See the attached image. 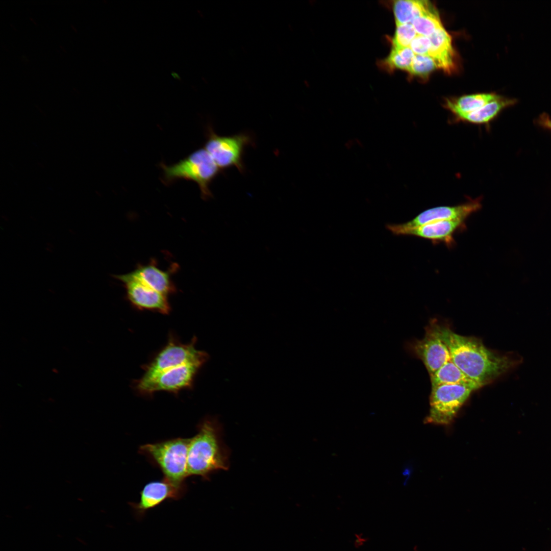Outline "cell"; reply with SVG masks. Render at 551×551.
<instances>
[{"label": "cell", "mask_w": 551, "mask_h": 551, "mask_svg": "<svg viewBox=\"0 0 551 551\" xmlns=\"http://www.w3.org/2000/svg\"><path fill=\"white\" fill-rule=\"evenodd\" d=\"M482 208L481 198L470 199L465 203L455 206H439L428 209L412 220L398 224H393L398 229H409L428 223L443 220L466 219Z\"/></svg>", "instance_id": "13"}, {"label": "cell", "mask_w": 551, "mask_h": 551, "mask_svg": "<svg viewBox=\"0 0 551 551\" xmlns=\"http://www.w3.org/2000/svg\"><path fill=\"white\" fill-rule=\"evenodd\" d=\"M121 281L126 292V296L132 306L140 310H149L168 314L171 308L167 296L153 289L128 273L114 275Z\"/></svg>", "instance_id": "11"}, {"label": "cell", "mask_w": 551, "mask_h": 551, "mask_svg": "<svg viewBox=\"0 0 551 551\" xmlns=\"http://www.w3.org/2000/svg\"><path fill=\"white\" fill-rule=\"evenodd\" d=\"M431 45L429 56L435 61L437 68L450 73L456 68L455 56L452 38L442 28L429 37Z\"/></svg>", "instance_id": "15"}, {"label": "cell", "mask_w": 551, "mask_h": 551, "mask_svg": "<svg viewBox=\"0 0 551 551\" xmlns=\"http://www.w3.org/2000/svg\"><path fill=\"white\" fill-rule=\"evenodd\" d=\"M471 388L459 385H442L432 387L430 410L425 422L449 424L469 397Z\"/></svg>", "instance_id": "8"}, {"label": "cell", "mask_w": 551, "mask_h": 551, "mask_svg": "<svg viewBox=\"0 0 551 551\" xmlns=\"http://www.w3.org/2000/svg\"><path fill=\"white\" fill-rule=\"evenodd\" d=\"M161 167L165 182L179 179L193 181L198 185L204 199L213 196L209 185L221 171L205 148L195 151L176 164H161Z\"/></svg>", "instance_id": "4"}, {"label": "cell", "mask_w": 551, "mask_h": 551, "mask_svg": "<svg viewBox=\"0 0 551 551\" xmlns=\"http://www.w3.org/2000/svg\"><path fill=\"white\" fill-rule=\"evenodd\" d=\"M196 341L194 337L190 342L183 343L174 335L170 334L164 347L143 366L144 373L141 378L148 379L161 372L186 364L203 366L207 361L208 355L196 348Z\"/></svg>", "instance_id": "5"}, {"label": "cell", "mask_w": 551, "mask_h": 551, "mask_svg": "<svg viewBox=\"0 0 551 551\" xmlns=\"http://www.w3.org/2000/svg\"><path fill=\"white\" fill-rule=\"evenodd\" d=\"M430 45L429 37L417 34L409 47L415 55H429Z\"/></svg>", "instance_id": "24"}, {"label": "cell", "mask_w": 551, "mask_h": 551, "mask_svg": "<svg viewBox=\"0 0 551 551\" xmlns=\"http://www.w3.org/2000/svg\"><path fill=\"white\" fill-rule=\"evenodd\" d=\"M539 123L547 129L551 130V119L546 114H542L538 119Z\"/></svg>", "instance_id": "25"}, {"label": "cell", "mask_w": 551, "mask_h": 551, "mask_svg": "<svg viewBox=\"0 0 551 551\" xmlns=\"http://www.w3.org/2000/svg\"><path fill=\"white\" fill-rule=\"evenodd\" d=\"M417 34L411 23L397 24L395 33L392 39L393 46L409 47Z\"/></svg>", "instance_id": "23"}, {"label": "cell", "mask_w": 551, "mask_h": 551, "mask_svg": "<svg viewBox=\"0 0 551 551\" xmlns=\"http://www.w3.org/2000/svg\"><path fill=\"white\" fill-rule=\"evenodd\" d=\"M196 364H186L161 372L153 377L140 378L134 383L136 392L151 396L155 393L164 391L178 394L180 391L192 387L195 378L202 367Z\"/></svg>", "instance_id": "7"}, {"label": "cell", "mask_w": 551, "mask_h": 551, "mask_svg": "<svg viewBox=\"0 0 551 551\" xmlns=\"http://www.w3.org/2000/svg\"><path fill=\"white\" fill-rule=\"evenodd\" d=\"M432 387L442 385H459L473 390L481 387L466 375L452 361H448L430 375Z\"/></svg>", "instance_id": "17"}, {"label": "cell", "mask_w": 551, "mask_h": 551, "mask_svg": "<svg viewBox=\"0 0 551 551\" xmlns=\"http://www.w3.org/2000/svg\"><path fill=\"white\" fill-rule=\"evenodd\" d=\"M413 549H414V551H419L418 547L417 546H415L414 547Z\"/></svg>", "instance_id": "27"}, {"label": "cell", "mask_w": 551, "mask_h": 551, "mask_svg": "<svg viewBox=\"0 0 551 551\" xmlns=\"http://www.w3.org/2000/svg\"><path fill=\"white\" fill-rule=\"evenodd\" d=\"M415 55L410 47L393 46L385 62L391 69H402L408 72Z\"/></svg>", "instance_id": "20"}, {"label": "cell", "mask_w": 551, "mask_h": 551, "mask_svg": "<svg viewBox=\"0 0 551 551\" xmlns=\"http://www.w3.org/2000/svg\"><path fill=\"white\" fill-rule=\"evenodd\" d=\"M516 101L498 95L494 99L472 112L454 117L455 121H463L476 124H487L505 108L513 105Z\"/></svg>", "instance_id": "16"}, {"label": "cell", "mask_w": 551, "mask_h": 551, "mask_svg": "<svg viewBox=\"0 0 551 551\" xmlns=\"http://www.w3.org/2000/svg\"><path fill=\"white\" fill-rule=\"evenodd\" d=\"M393 10L396 25L411 23L421 15L437 11L429 1L413 0L394 1Z\"/></svg>", "instance_id": "18"}, {"label": "cell", "mask_w": 551, "mask_h": 551, "mask_svg": "<svg viewBox=\"0 0 551 551\" xmlns=\"http://www.w3.org/2000/svg\"><path fill=\"white\" fill-rule=\"evenodd\" d=\"M411 23L418 35L427 37L443 28L437 11L421 15L414 19Z\"/></svg>", "instance_id": "21"}, {"label": "cell", "mask_w": 551, "mask_h": 551, "mask_svg": "<svg viewBox=\"0 0 551 551\" xmlns=\"http://www.w3.org/2000/svg\"><path fill=\"white\" fill-rule=\"evenodd\" d=\"M170 273L159 268L155 260L144 265H138L128 274L136 279L153 289L168 296L176 292V287L171 281Z\"/></svg>", "instance_id": "14"}, {"label": "cell", "mask_w": 551, "mask_h": 551, "mask_svg": "<svg viewBox=\"0 0 551 551\" xmlns=\"http://www.w3.org/2000/svg\"><path fill=\"white\" fill-rule=\"evenodd\" d=\"M205 148L222 171L232 167L241 173L245 171L243 156L245 148L253 145V138L247 133L220 136L208 127Z\"/></svg>", "instance_id": "6"}, {"label": "cell", "mask_w": 551, "mask_h": 551, "mask_svg": "<svg viewBox=\"0 0 551 551\" xmlns=\"http://www.w3.org/2000/svg\"><path fill=\"white\" fill-rule=\"evenodd\" d=\"M186 491L187 486H178L164 478L147 483L140 491L139 501L129 504L135 518L140 520L150 509L165 500L182 498Z\"/></svg>", "instance_id": "10"}, {"label": "cell", "mask_w": 551, "mask_h": 551, "mask_svg": "<svg viewBox=\"0 0 551 551\" xmlns=\"http://www.w3.org/2000/svg\"><path fill=\"white\" fill-rule=\"evenodd\" d=\"M439 330L452 361L481 387L506 372L513 364L510 358L489 349L474 337L460 335L440 325Z\"/></svg>", "instance_id": "1"}, {"label": "cell", "mask_w": 551, "mask_h": 551, "mask_svg": "<svg viewBox=\"0 0 551 551\" xmlns=\"http://www.w3.org/2000/svg\"><path fill=\"white\" fill-rule=\"evenodd\" d=\"M498 95L493 93H479L447 99L444 106L454 117L472 112L494 99Z\"/></svg>", "instance_id": "19"}, {"label": "cell", "mask_w": 551, "mask_h": 551, "mask_svg": "<svg viewBox=\"0 0 551 551\" xmlns=\"http://www.w3.org/2000/svg\"><path fill=\"white\" fill-rule=\"evenodd\" d=\"M190 438L178 437L140 446L139 454L159 468L164 478L178 486H186Z\"/></svg>", "instance_id": "3"}, {"label": "cell", "mask_w": 551, "mask_h": 551, "mask_svg": "<svg viewBox=\"0 0 551 551\" xmlns=\"http://www.w3.org/2000/svg\"><path fill=\"white\" fill-rule=\"evenodd\" d=\"M465 220L450 219L432 222L409 229H398L393 224H388L387 228L397 235H410L424 238L433 243H443L448 248L456 244L455 235L465 230Z\"/></svg>", "instance_id": "12"}, {"label": "cell", "mask_w": 551, "mask_h": 551, "mask_svg": "<svg viewBox=\"0 0 551 551\" xmlns=\"http://www.w3.org/2000/svg\"><path fill=\"white\" fill-rule=\"evenodd\" d=\"M407 347L422 361L430 375L451 360L449 349L440 336L437 323H432L421 339L409 343Z\"/></svg>", "instance_id": "9"}, {"label": "cell", "mask_w": 551, "mask_h": 551, "mask_svg": "<svg viewBox=\"0 0 551 551\" xmlns=\"http://www.w3.org/2000/svg\"><path fill=\"white\" fill-rule=\"evenodd\" d=\"M356 539L355 541V546L356 547H360L367 541V538L361 534H356Z\"/></svg>", "instance_id": "26"}, {"label": "cell", "mask_w": 551, "mask_h": 551, "mask_svg": "<svg viewBox=\"0 0 551 551\" xmlns=\"http://www.w3.org/2000/svg\"><path fill=\"white\" fill-rule=\"evenodd\" d=\"M437 68L435 61L429 55H415L408 72L424 80Z\"/></svg>", "instance_id": "22"}, {"label": "cell", "mask_w": 551, "mask_h": 551, "mask_svg": "<svg viewBox=\"0 0 551 551\" xmlns=\"http://www.w3.org/2000/svg\"><path fill=\"white\" fill-rule=\"evenodd\" d=\"M229 458L220 425L213 418H205L197 425V433L190 438L187 458L188 477L197 475L208 480L212 473L228 469Z\"/></svg>", "instance_id": "2"}]
</instances>
